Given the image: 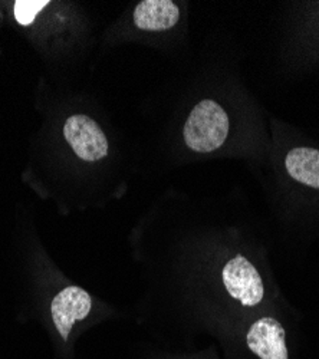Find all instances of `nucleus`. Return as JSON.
<instances>
[{
    "instance_id": "obj_1",
    "label": "nucleus",
    "mask_w": 319,
    "mask_h": 359,
    "mask_svg": "<svg viewBox=\"0 0 319 359\" xmlns=\"http://www.w3.org/2000/svg\"><path fill=\"white\" fill-rule=\"evenodd\" d=\"M291 312L268 309L246 318L222 339L227 359H295L297 329Z\"/></svg>"
},
{
    "instance_id": "obj_2",
    "label": "nucleus",
    "mask_w": 319,
    "mask_h": 359,
    "mask_svg": "<svg viewBox=\"0 0 319 359\" xmlns=\"http://www.w3.org/2000/svg\"><path fill=\"white\" fill-rule=\"evenodd\" d=\"M230 119L224 108L213 100L200 101L190 112L183 128L186 145L194 153L209 154L226 142Z\"/></svg>"
},
{
    "instance_id": "obj_3",
    "label": "nucleus",
    "mask_w": 319,
    "mask_h": 359,
    "mask_svg": "<svg viewBox=\"0 0 319 359\" xmlns=\"http://www.w3.org/2000/svg\"><path fill=\"white\" fill-rule=\"evenodd\" d=\"M64 134L75 154L85 161H98L108 154V140L90 116H69L64 127Z\"/></svg>"
},
{
    "instance_id": "obj_4",
    "label": "nucleus",
    "mask_w": 319,
    "mask_h": 359,
    "mask_svg": "<svg viewBox=\"0 0 319 359\" xmlns=\"http://www.w3.org/2000/svg\"><path fill=\"white\" fill-rule=\"evenodd\" d=\"M93 299L88 292L79 286H69L56 294L50 305L52 320L64 341H68L71 329L76 320H82L91 313Z\"/></svg>"
},
{
    "instance_id": "obj_5",
    "label": "nucleus",
    "mask_w": 319,
    "mask_h": 359,
    "mask_svg": "<svg viewBox=\"0 0 319 359\" xmlns=\"http://www.w3.org/2000/svg\"><path fill=\"white\" fill-rule=\"evenodd\" d=\"M283 165L292 182L306 189L319 190V149L312 147L289 149Z\"/></svg>"
},
{
    "instance_id": "obj_6",
    "label": "nucleus",
    "mask_w": 319,
    "mask_h": 359,
    "mask_svg": "<svg viewBox=\"0 0 319 359\" xmlns=\"http://www.w3.org/2000/svg\"><path fill=\"white\" fill-rule=\"evenodd\" d=\"M180 19V11L171 0H144L134 11V22L141 31H167Z\"/></svg>"
},
{
    "instance_id": "obj_7",
    "label": "nucleus",
    "mask_w": 319,
    "mask_h": 359,
    "mask_svg": "<svg viewBox=\"0 0 319 359\" xmlns=\"http://www.w3.org/2000/svg\"><path fill=\"white\" fill-rule=\"evenodd\" d=\"M46 5H49L48 0H18L15 2V18L20 25L27 26L36 19V15Z\"/></svg>"
},
{
    "instance_id": "obj_8",
    "label": "nucleus",
    "mask_w": 319,
    "mask_h": 359,
    "mask_svg": "<svg viewBox=\"0 0 319 359\" xmlns=\"http://www.w3.org/2000/svg\"><path fill=\"white\" fill-rule=\"evenodd\" d=\"M206 359H208V358H206ZM215 359H217V358H215Z\"/></svg>"
}]
</instances>
